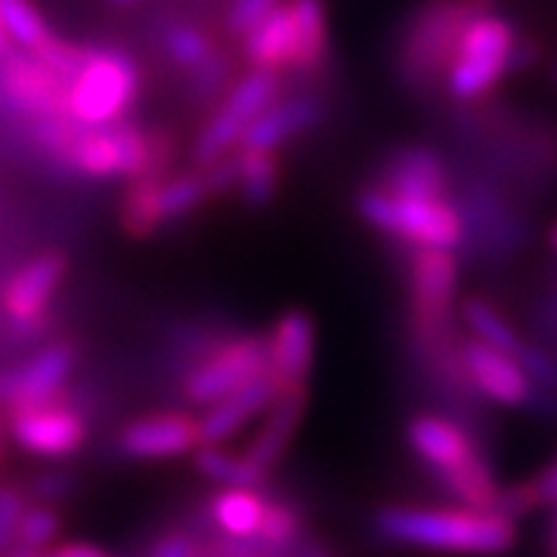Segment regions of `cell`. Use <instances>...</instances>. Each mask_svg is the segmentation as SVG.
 I'll return each mask as SVG.
<instances>
[{
    "label": "cell",
    "mask_w": 557,
    "mask_h": 557,
    "mask_svg": "<svg viewBox=\"0 0 557 557\" xmlns=\"http://www.w3.org/2000/svg\"><path fill=\"white\" fill-rule=\"evenodd\" d=\"M449 134L465 161L496 177L518 199L557 180V124L498 102H458Z\"/></svg>",
    "instance_id": "1"
},
{
    "label": "cell",
    "mask_w": 557,
    "mask_h": 557,
    "mask_svg": "<svg viewBox=\"0 0 557 557\" xmlns=\"http://www.w3.org/2000/svg\"><path fill=\"white\" fill-rule=\"evenodd\" d=\"M493 0H421L409 10L394 40V78L412 100H434L446 90L458 44Z\"/></svg>",
    "instance_id": "2"
},
{
    "label": "cell",
    "mask_w": 557,
    "mask_h": 557,
    "mask_svg": "<svg viewBox=\"0 0 557 557\" xmlns=\"http://www.w3.org/2000/svg\"><path fill=\"white\" fill-rule=\"evenodd\" d=\"M372 533L391 545L480 557L505 555L518 539L515 520L502 518L496 511L412 505H384L372 518Z\"/></svg>",
    "instance_id": "3"
},
{
    "label": "cell",
    "mask_w": 557,
    "mask_h": 557,
    "mask_svg": "<svg viewBox=\"0 0 557 557\" xmlns=\"http://www.w3.org/2000/svg\"><path fill=\"white\" fill-rule=\"evenodd\" d=\"M453 205L461 218V251L474 263H502L530 242L520 199L471 164L453 168Z\"/></svg>",
    "instance_id": "4"
},
{
    "label": "cell",
    "mask_w": 557,
    "mask_h": 557,
    "mask_svg": "<svg viewBox=\"0 0 557 557\" xmlns=\"http://www.w3.org/2000/svg\"><path fill=\"white\" fill-rule=\"evenodd\" d=\"M518 40L515 22L483 13L458 44L456 62L446 75V94L456 102H483L511 75V50Z\"/></svg>",
    "instance_id": "5"
},
{
    "label": "cell",
    "mask_w": 557,
    "mask_h": 557,
    "mask_svg": "<svg viewBox=\"0 0 557 557\" xmlns=\"http://www.w3.org/2000/svg\"><path fill=\"white\" fill-rule=\"evenodd\" d=\"M139 90V69L119 47H97L69 84V115L81 127L115 124Z\"/></svg>",
    "instance_id": "6"
},
{
    "label": "cell",
    "mask_w": 557,
    "mask_h": 557,
    "mask_svg": "<svg viewBox=\"0 0 557 557\" xmlns=\"http://www.w3.org/2000/svg\"><path fill=\"white\" fill-rule=\"evenodd\" d=\"M282 94V75L278 72H267V69H251L248 75H242L226 100L220 102V109L208 119L201 127L199 139L193 146V159L199 168L211 164V161L230 156L233 146H239L242 134L248 131V124L258 119L260 112L278 100Z\"/></svg>",
    "instance_id": "7"
},
{
    "label": "cell",
    "mask_w": 557,
    "mask_h": 557,
    "mask_svg": "<svg viewBox=\"0 0 557 557\" xmlns=\"http://www.w3.org/2000/svg\"><path fill=\"white\" fill-rule=\"evenodd\" d=\"M267 372H273L270 341L263 335H230L189 369L183 381V397L199 406H211Z\"/></svg>",
    "instance_id": "8"
},
{
    "label": "cell",
    "mask_w": 557,
    "mask_h": 557,
    "mask_svg": "<svg viewBox=\"0 0 557 557\" xmlns=\"http://www.w3.org/2000/svg\"><path fill=\"white\" fill-rule=\"evenodd\" d=\"M149 134L127 121L84 127L60 168L84 177H149Z\"/></svg>",
    "instance_id": "9"
},
{
    "label": "cell",
    "mask_w": 557,
    "mask_h": 557,
    "mask_svg": "<svg viewBox=\"0 0 557 557\" xmlns=\"http://www.w3.org/2000/svg\"><path fill=\"white\" fill-rule=\"evenodd\" d=\"M10 412V437L20 443L25 453L44 458L75 456L87 443V421L81 409L69 399L65 387L57 397L22 406V409H7Z\"/></svg>",
    "instance_id": "10"
},
{
    "label": "cell",
    "mask_w": 557,
    "mask_h": 557,
    "mask_svg": "<svg viewBox=\"0 0 557 557\" xmlns=\"http://www.w3.org/2000/svg\"><path fill=\"white\" fill-rule=\"evenodd\" d=\"M0 94L13 109L35 121L72 119L69 115V81L32 53L0 57Z\"/></svg>",
    "instance_id": "11"
},
{
    "label": "cell",
    "mask_w": 557,
    "mask_h": 557,
    "mask_svg": "<svg viewBox=\"0 0 557 557\" xmlns=\"http://www.w3.org/2000/svg\"><path fill=\"white\" fill-rule=\"evenodd\" d=\"M372 183L406 199H453V164L431 146L403 143L381 156Z\"/></svg>",
    "instance_id": "12"
},
{
    "label": "cell",
    "mask_w": 557,
    "mask_h": 557,
    "mask_svg": "<svg viewBox=\"0 0 557 557\" xmlns=\"http://www.w3.org/2000/svg\"><path fill=\"white\" fill-rule=\"evenodd\" d=\"M75 366H78L75 341L47 344L35 357L22 359L0 372V406L22 409V406H35V403L57 397L69 375L75 372Z\"/></svg>",
    "instance_id": "13"
},
{
    "label": "cell",
    "mask_w": 557,
    "mask_h": 557,
    "mask_svg": "<svg viewBox=\"0 0 557 557\" xmlns=\"http://www.w3.org/2000/svg\"><path fill=\"white\" fill-rule=\"evenodd\" d=\"M65 267H69L65 258L50 251V255L28 260L20 273H13V278L3 285V310L25 338L38 335L44 329L40 322H47V307H50L53 292L60 288Z\"/></svg>",
    "instance_id": "14"
},
{
    "label": "cell",
    "mask_w": 557,
    "mask_h": 557,
    "mask_svg": "<svg viewBox=\"0 0 557 557\" xmlns=\"http://www.w3.org/2000/svg\"><path fill=\"white\" fill-rule=\"evenodd\" d=\"M329 112H332V102L322 90H300L288 100L270 102L242 134L239 149H270L273 152L282 143H292V139L317 131L319 124L329 119Z\"/></svg>",
    "instance_id": "15"
},
{
    "label": "cell",
    "mask_w": 557,
    "mask_h": 557,
    "mask_svg": "<svg viewBox=\"0 0 557 557\" xmlns=\"http://www.w3.org/2000/svg\"><path fill=\"white\" fill-rule=\"evenodd\" d=\"M461 359H465L468 379H471L480 397L493 399L498 406L530 409L536 387L511 354H502L496 347L471 338L461 341Z\"/></svg>",
    "instance_id": "16"
},
{
    "label": "cell",
    "mask_w": 557,
    "mask_h": 557,
    "mask_svg": "<svg viewBox=\"0 0 557 557\" xmlns=\"http://www.w3.org/2000/svg\"><path fill=\"white\" fill-rule=\"evenodd\" d=\"M387 239L416 245V248L453 251L461 245V218H458L453 199L394 196V220H391Z\"/></svg>",
    "instance_id": "17"
},
{
    "label": "cell",
    "mask_w": 557,
    "mask_h": 557,
    "mask_svg": "<svg viewBox=\"0 0 557 557\" xmlns=\"http://www.w3.org/2000/svg\"><path fill=\"white\" fill-rule=\"evenodd\" d=\"M121 456L139 458H177L199 449V421L186 412H159L127 421L115 437Z\"/></svg>",
    "instance_id": "18"
},
{
    "label": "cell",
    "mask_w": 557,
    "mask_h": 557,
    "mask_svg": "<svg viewBox=\"0 0 557 557\" xmlns=\"http://www.w3.org/2000/svg\"><path fill=\"white\" fill-rule=\"evenodd\" d=\"M282 384L273 372L248 381L245 387L220 397L218 403L208 406V412L199 418V446H220L223 440H230L236 431H242L255 416L273 406L278 397Z\"/></svg>",
    "instance_id": "19"
},
{
    "label": "cell",
    "mask_w": 557,
    "mask_h": 557,
    "mask_svg": "<svg viewBox=\"0 0 557 557\" xmlns=\"http://www.w3.org/2000/svg\"><path fill=\"white\" fill-rule=\"evenodd\" d=\"M406 440L431 474L449 471V468H456V465L480 453L474 437L458 421H449L437 412H418V416L409 418Z\"/></svg>",
    "instance_id": "20"
},
{
    "label": "cell",
    "mask_w": 557,
    "mask_h": 557,
    "mask_svg": "<svg viewBox=\"0 0 557 557\" xmlns=\"http://www.w3.org/2000/svg\"><path fill=\"white\" fill-rule=\"evenodd\" d=\"M270 366L282 387H307L317 350V322L307 310H285L270 332Z\"/></svg>",
    "instance_id": "21"
},
{
    "label": "cell",
    "mask_w": 557,
    "mask_h": 557,
    "mask_svg": "<svg viewBox=\"0 0 557 557\" xmlns=\"http://www.w3.org/2000/svg\"><path fill=\"white\" fill-rule=\"evenodd\" d=\"M304 409H307V387H282L278 397L273 399V406L267 409L270 416L263 421L260 434L251 440L248 453H245V465L258 474L263 483L267 478L276 471V465L285 456L288 443L298 431L300 418H304Z\"/></svg>",
    "instance_id": "22"
},
{
    "label": "cell",
    "mask_w": 557,
    "mask_h": 557,
    "mask_svg": "<svg viewBox=\"0 0 557 557\" xmlns=\"http://www.w3.org/2000/svg\"><path fill=\"white\" fill-rule=\"evenodd\" d=\"M288 13H292V25H295L292 72L298 78H319L332 60L325 0H288Z\"/></svg>",
    "instance_id": "23"
},
{
    "label": "cell",
    "mask_w": 557,
    "mask_h": 557,
    "mask_svg": "<svg viewBox=\"0 0 557 557\" xmlns=\"http://www.w3.org/2000/svg\"><path fill=\"white\" fill-rule=\"evenodd\" d=\"M245 60L251 62V69H267V72H285L292 69L295 57V25L288 3H276L263 20L245 35Z\"/></svg>",
    "instance_id": "24"
},
{
    "label": "cell",
    "mask_w": 557,
    "mask_h": 557,
    "mask_svg": "<svg viewBox=\"0 0 557 557\" xmlns=\"http://www.w3.org/2000/svg\"><path fill=\"white\" fill-rule=\"evenodd\" d=\"M267 502L260 490H223L208 505V523L233 539H255L267 518Z\"/></svg>",
    "instance_id": "25"
},
{
    "label": "cell",
    "mask_w": 557,
    "mask_h": 557,
    "mask_svg": "<svg viewBox=\"0 0 557 557\" xmlns=\"http://www.w3.org/2000/svg\"><path fill=\"white\" fill-rule=\"evenodd\" d=\"M0 25L7 32V38L16 40L35 60H44L53 50V44L60 40L47 28V22L40 20L32 0H0Z\"/></svg>",
    "instance_id": "26"
},
{
    "label": "cell",
    "mask_w": 557,
    "mask_h": 557,
    "mask_svg": "<svg viewBox=\"0 0 557 557\" xmlns=\"http://www.w3.org/2000/svg\"><path fill=\"white\" fill-rule=\"evenodd\" d=\"M161 177H137L121 205V226L131 239H149L161 223Z\"/></svg>",
    "instance_id": "27"
},
{
    "label": "cell",
    "mask_w": 557,
    "mask_h": 557,
    "mask_svg": "<svg viewBox=\"0 0 557 557\" xmlns=\"http://www.w3.org/2000/svg\"><path fill=\"white\" fill-rule=\"evenodd\" d=\"M458 310H461V322L474 332V338L490 344V347H496L502 354H511V357L518 354L523 338H520L518 332H515V325L502 317L490 300L474 295V298L461 300Z\"/></svg>",
    "instance_id": "28"
},
{
    "label": "cell",
    "mask_w": 557,
    "mask_h": 557,
    "mask_svg": "<svg viewBox=\"0 0 557 557\" xmlns=\"http://www.w3.org/2000/svg\"><path fill=\"white\" fill-rule=\"evenodd\" d=\"M242 201L248 208H267L278 186V159L270 149H242Z\"/></svg>",
    "instance_id": "29"
},
{
    "label": "cell",
    "mask_w": 557,
    "mask_h": 557,
    "mask_svg": "<svg viewBox=\"0 0 557 557\" xmlns=\"http://www.w3.org/2000/svg\"><path fill=\"white\" fill-rule=\"evenodd\" d=\"M193 461H196L201 478L214 480L223 490H260L263 486V480L245 465V458L226 453L220 446H199Z\"/></svg>",
    "instance_id": "30"
},
{
    "label": "cell",
    "mask_w": 557,
    "mask_h": 557,
    "mask_svg": "<svg viewBox=\"0 0 557 557\" xmlns=\"http://www.w3.org/2000/svg\"><path fill=\"white\" fill-rule=\"evenodd\" d=\"M164 53H168V60L174 62V65L193 72V69H199L201 62L214 53V44L196 25L174 22V25L164 28Z\"/></svg>",
    "instance_id": "31"
},
{
    "label": "cell",
    "mask_w": 557,
    "mask_h": 557,
    "mask_svg": "<svg viewBox=\"0 0 557 557\" xmlns=\"http://www.w3.org/2000/svg\"><path fill=\"white\" fill-rule=\"evenodd\" d=\"M161 214L164 220L183 218L189 211H196L201 201H208V186L201 180V171H189V174H177L171 180H161Z\"/></svg>",
    "instance_id": "32"
},
{
    "label": "cell",
    "mask_w": 557,
    "mask_h": 557,
    "mask_svg": "<svg viewBox=\"0 0 557 557\" xmlns=\"http://www.w3.org/2000/svg\"><path fill=\"white\" fill-rule=\"evenodd\" d=\"M236 78V57L226 50H214L199 69H193L189 75V100L211 102L220 90Z\"/></svg>",
    "instance_id": "33"
},
{
    "label": "cell",
    "mask_w": 557,
    "mask_h": 557,
    "mask_svg": "<svg viewBox=\"0 0 557 557\" xmlns=\"http://www.w3.org/2000/svg\"><path fill=\"white\" fill-rule=\"evenodd\" d=\"M62 530V518L53 505H28L16 530V545L13 548H28V552H47Z\"/></svg>",
    "instance_id": "34"
},
{
    "label": "cell",
    "mask_w": 557,
    "mask_h": 557,
    "mask_svg": "<svg viewBox=\"0 0 557 557\" xmlns=\"http://www.w3.org/2000/svg\"><path fill=\"white\" fill-rule=\"evenodd\" d=\"M515 359L520 362V369L530 375L533 387H539V391H545V394L557 397V357L555 354L542 350L539 344L523 341V344H520V350L515 354Z\"/></svg>",
    "instance_id": "35"
},
{
    "label": "cell",
    "mask_w": 557,
    "mask_h": 557,
    "mask_svg": "<svg viewBox=\"0 0 557 557\" xmlns=\"http://www.w3.org/2000/svg\"><path fill=\"white\" fill-rule=\"evenodd\" d=\"M28 508V493L20 486H0V557L10 555L16 545V530Z\"/></svg>",
    "instance_id": "36"
},
{
    "label": "cell",
    "mask_w": 557,
    "mask_h": 557,
    "mask_svg": "<svg viewBox=\"0 0 557 557\" xmlns=\"http://www.w3.org/2000/svg\"><path fill=\"white\" fill-rule=\"evenodd\" d=\"M239 177H242L239 156H233V152L201 168V180H205V186H208V196H211V199H214V196H226V193H233V189L239 186Z\"/></svg>",
    "instance_id": "37"
},
{
    "label": "cell",
    "mask_w": 557,
    "mask_h": 557,
    "mask_svg": "<svg viewBox=\"0 0 557 557\" xmlns=\"http://www.w3.org/2000/svg\"><path fill=\"white\" fill-rule=\"evenodd\" d=\"M276 3H282V0H233L230 10H226V28L233 35L245 38Z\"/></svg>",
    "instance_id": "38"
},
{
    "label": "cell",
    "mask_w": 557,
    "mask_h": 557,
    "mask_svg": "<svg viewBox=\"0 0 557 557\" xmlns=\"http://www.w3.org/2000/svg\"><path fill=\"white\" fill-rule=\"evenodd\" d=\"M75 490V478L65 474V471H47V474H38V478L28 483V496L38 498V505H53V502H62V498L72 496Z\"/></svg>",
    "instance_id": "39"
},
{
    "label": "cell",
    "mask_w": 557,
    "mask_h": 557,
    "mask_svg": "<svg viewBox=\"0 0 557 557\" xmlns=\"http://www.w3.org/2000/svg\"><path fill=\"white\" fill-rule=\"evenodd\" d=\"M146 557H201V536L189 530H171L146 552Z\"/></svg>",
    "instance_id": "40"
},
{
    "label": "cell",
    "mask_w": 557,
    "mask_h": 557,
    "mask_svg": "<svg viewBox=\"0 0 557 557\" xmlns=\"http://www.w3.org/2000/svg\"><path fill=\"white\" fill-rule=\"evenodd\" d=\"M542 57V40L533 35H518L515 40V50H511V75H523L530 72Z\"/></svg>",
    "instance_id": "41"
},
{
    "label": "cell",
    "mask_w": 557,
    "mask_h": 557,
    "mask_svg": "<svg viewBox=\"0 0 557 557\" xmlns=\"http://www.w3.org/2000/svg\"><path fill=\"white\" fill-rule=\"evenodd\" d=\"M38 557H115V555L102 552V548L90 545V542H65V545H57V548L40 552Z\"/></svg>",
    "instance_id": "42"
},
{
    "label": "cell",
    "mask_w": 557,
    "mask_h": 557,
    "mask_svg": "<svg viewBox=\"0 0 557 557\" xmlns=\"http://www.w3.org/2000/svg\"><path fill=\"white\" fill-rule=\"evenodd\" d=\"M533 486H536V498L539 505H557V461H552L536 480H533Z\"/></svg>",
    "instance_id": "43"
},
{
    "label": "cell",
    "mask_w": 557,
    "mask_h": 557,
    "mask_svg": "<svg viewBox=\"0 0 557 557\" xmlns=\"http://www.w3.org/2000/svg\"><path fill=\"white\" fill-rule=\"evenodd\" d=\"M539 329L557 344V295H552L539 307Z\"/></svg>",
    "instance_id": "44"
},
{
    "label": "cell",
    "mask_w": 557,
    "mask_h": 557,
    "mask_svg": "<svg viewBox=\"0 0 557 557\" xmlns=\"http://www.w3.org/2000/svg\"><path fill=\"white\" fill-rule=\"evenodd\" d=\"M545 555L557 557V505H555V515L548 520V530H545Z\"/></svg>",
    "instance_id": "45"
},
{
    "label": "cell",
    "mask_w": 557,
    "mask_h": 557,
    "mask_svg": "<svg viewBox=\"0 0 557 557\" xmlns=\"http://www.w3.org/2000/svg\"><path fill=\"white\" fill-rule=\"evenodd\" d=\"M295 557H332V552H329L322 542H310V539H307L298 552H295Z\"/></svg>",
    "instance_id": "46"
},
{
    "label": "cell",
    "mask_w": 557,
    "mask_h": 557,
    "mask_svg": "<svg viewBox=\"0 0 557 557\" xmlns=\"http://www.w3.org/2000/svg\"><path fill=\"white\" fill-rule=\"evenodd\" d=\"M40 552H28V548H13L10 555H3V557H38Z\"/></svg>",
    "instance_id": "47"
},
{
    "label": "cell",
    "mask_w": 557,
    "mask_h": 557,
    "mask_svg": "<svg viewBox=\"0 0 557 557\" xmlns=\"http://www.w3.org/2000/svg\"><path fill=\"white\" fill-rule=\"evenodd\" d=\"M3 53H10V38H7V32H3V25H0V57Z\"/></svg>",
    "instance_id": "48"
},
{
    "label": "cell",
    "mask_w": 557,
    "mask_h": 557,
    "mask_svg": "<svg viewBox=\"0 0 557 557\" xmlns=\"http://www.w3.org/2000/svg\"><path fill=\"white\" fill-rule=\"evenodd\" d=\"M552 248H555V251H557V226H555V230H552Z\"/></svg>",
    "instance_id": "49"
},
{
    "label": "cell",
    "mask_w": 557,
    "mask_h": 557,
    "mask_svg": "<svg viewBox=\"0 0 557 557\" xmlns=\"http://www.w3.org/2000/svg\"><path fill=\"white\" fill-rule=\"evenodd\" d=\"M0 458H3V437H0Z\"/></svg>",
    "instance_id": "50"
},
{
    "label": "cell",
    "mask_w": 557,
    "mask_h": 557,
    "mask_svg": "<svg viewBox=\"0 0 557 557\" xmlns=\"http://www.w3.org/2000/svg\"><path fill=\"white\" fill-rule=\"evenodd\" d=\"M115 3H131V0H115Z\"/></svg>",
    "instance_id": "51"
},
{
    "label": "cell",
    "mask_w": 557,
    "mask_h": 557,
    "mask_svg": "<svg viewBox=\"0 0 557 557\" xmlns=\"http://www.w3.org/2000/svg\"><path fill=\"white\" fill-rule=\"evenodd\" d=\"M555 78H557V62H555Z\"/></svg>",
    "instance_id": "52"
}]
</instances>
